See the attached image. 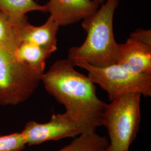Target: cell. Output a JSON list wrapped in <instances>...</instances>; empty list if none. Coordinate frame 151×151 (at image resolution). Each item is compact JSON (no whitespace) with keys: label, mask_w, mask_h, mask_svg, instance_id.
<instances>
[{"label":"cell","mask_w":151,"mask_h":151,"mask_svg":"<svg viewBox=\"0 0 151 151\" xmlns=\"http://www.w3.org/2000/svg\"><path fill=\"white\" fill-rule=\"evenodd\" d=\"M68 59L57 60L42 76L46 91L65 108V113L78 125L82 134L96 133L102 125L106 104L96 93L95 83L76 70Z\"/></svg>","instance_id":"obj_1"},{"label":"cell","mask_w":151,"mask_h":151,"mask_svg":"<svg viewBox=\"0 0 151 151\" xmlns=\"http://www.w3.org/2000/svg\"><path fill=\"white\" fill-rule=\"evenodd\" d=\"M119 4V0H107L95 12L82 20L86 38L80 46L68 50L67 59L74 65L85 62L99 67L117 63L119 43L114 37L113 19Z\"/></svg>","instance_id":"obj_2"},{"label":"cell","mask_w":151,"mask_h":151,"mask_svg":"<svg viewBox=\"0 0 151 151\" xmlns=\"http://www.w3.org/2000/svg\"><path fill=\"white\" fill-rule=\"evenodd\" d=\"M139 93L120 96L107 104L102 125L108 130L109 147L113 151H127L139 129L140 99Z\"/></svg>","instance_id":"obj_3"},{"label":"cell","mask_w":151,"mask_h":151,"mask_svg":"<svg viewBox=\"0 0 151 151\" xmlns=\"http://www.w3.org/2000/svg\"><path fill=\"white\" fill-rule=\"evenodd\" d=\"M42 75L20 62L13 50L0 46V105L15 106L27 101Z\"/></svg>","instance_id":"obj_4"},{"label":"cell","mask_w":151,"mask_h":151,"mask_svg":"<svg viewBox=\"0 0 151 151\" xmlns=\"http://www.w3.org/2000/svg\"><path fill=\"white\" fill-rule=\"evenodd\" d=\"M75 65L87 71V76L106 92L110 101L132 92L145 97L151 96V74L133 73L117 63L103 67L85 62H78Z\"/></svg>","instance_id":"obj_5"},{"label":"cell","mask_w":151,"mask_h":151,"mask_svg":"<svg viewBox=\"0 0 151 151\" xmlns=\"http://www.w3.org/2000/svg\"><path fill=\"white\" fill-rule=\"evenodd\" d=\"M117 64L135 73L151 74V30L138 29L119 44Z\"/></svg>","instance_id":"obj_6"},{"label":"cell","mask_w":151,"mask_h":151,"mask_svg":"<svg viewBox=\"0 0 151 151\" xmlns=\"http://www.w3.org/2000/svg\"><path fill=\"white\" fill-rule=\"evenodd\" d=\"M27 145L34 146L49 140L75 138L82 134L78 125L65 113L54 114L47 123L28 122L22 132Z\"/></svg>","instance_id":"obj_7"},{"label":"cell","mask_w":151,"mask_h":151,"mask_svg":"<svg viewBox=\"0 0 151 151\" xmlns=\"http://www.w3.org/2000/svg\"><path fill=\"white\" fill-rule=\"evenodd\" d=\"M47 12L60 27L83 20L97 11L99 6L92 0H49Z\"/></svg>","instance_id":"obj_8"},{"label":"cell","mask_w":151,"mask_h":151,"mask_svg":"<svg viewBox=\"0 0 151 151\" xmlns=\"http://www.w3.org/2000/svg\"><path fill=\"white\" fill-rule=\"evenodd\" d=\"M60 25L51 17L43 25L35 27L29 23L27 17L18 24V37L20 42L34 44L53 52L57 50V35Z\"/></svg>","instance_id":"obj_9"},{"label":"cell","mask_w":151,"mask_h":151,"mask_svg":"<svg viewBox=\"0 0 151 151\" xmlns=\"http://www.w3.org/2000/svg\"><path fill=\"white\" fill-rule=\"evenodd\" d=\"M13 52L22 63L42 75L44 73L46 60L54 53L50 50L28 42H20Z\"/></svg>","instance_id":"obj_10"},{"label":"cell","mask_w":151,"mask_h":151,"mask_svg":"<svg viewBox=\"0 0 151 151\" xmlns=\"http://www.w3.org/2000/svg\"><path fill=\"white\" fill-rule=\"evenodd\" d=\"M0 11L14 20H19L30 12H47V9L35 0H0Z\"/></svg>","instance_id":"obj_11"},{"label":"cell","mask_w":151,"mask_h":151,"mask_svg":"<svg viewBox=\"0 0 151 151\" xmlns=\"http://www.w3.org/2000/svg\"><path fill=\"white\" fill-rule=\"evenodd\" d=\"M109 146V142L106 137L96 133H83L74 138L70 144L58 151H103Z\"/></svg>","instance_id":"obj_12"},{"label":"cell","mask_w":151,"mask_h":151,"mask_svg":"<svg viewBox=\"0 0 151 151\" xmlns=\"http://www.w3.org/2000/svg\"><path fill=\"white\" fill-rule=\"evenodd\" d=\"M17 24L0 11V46L11 50L16 48L19 43Z\"/></svg>","instance_id":"obj_13"},{"label":"cell","mask_w":151,"mask_h":151,"mask_svg":"<svg viewBox=\"0 0 151 151\" xmlns=\"http://www.w3.org/2000/svg\"><path fill=\"white\" fill-rule=\"evenodd\" d=\"M26 145L22 132L0 136V151H22Z\"/></svg>","instance_id":"obj_14"},{"label":"cell","mask_w":151,"mask_h":151,"mask_svg":"<svg viewBox=\"0 0 151 151\" xmlns=\"http://www.w3.org/2000/svg\"><path fill=\"white\" fill-rule=\"evenodd\" d=\"M93 1H94L95 2H96L99 5H101L103 4L104 3H105L107 0H92Z\"/></svg>","instance_id":"obj_15"},{"label":"cell","mask_w":151,"mask_h":151,"mask_svg":"<svg viewBox=\"0 0 151 151\" xmlns=\"http://www.w3.org/2000/svg\"><path fill=\"white\" fill-rule=\"evenodd\" d=\"M103 151H113L111 149V148L109 147V146L107 147L106 148H105ZM130 151V150H128V151Z\"/></svg>","instance_id":"obj_16"}]
</instances>
